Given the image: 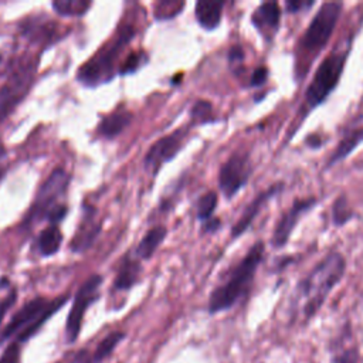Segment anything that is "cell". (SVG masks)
Returning <instances> with one entry per match:
<instances>
[{"label": "cell", "instance_id": "obj_1", "mask_svg": "<svg viewBox=\"0 0 363 363\" xmlns=\"http://www.w3.org/2000/svg\"><path fill=\"white\" fill-rule=\"evenodd\" d=\"M346 272V259L342 252H328L296 285V299L302 301L305 319L313 318L325 303L333 288Z\"/></svg>", "mask_w": 363, "mask_h": 363}, {"label": "cell", "instance_id": "obj_2", "mask_svg": "<svg viewBox=\"0 0 363 363\" xmlns=\"http://www.w3.org/2000/svg\"><path fill=\"white\" fill-rule=\"evenodd\" d=\"M264 255L265 242L258 240L248 248L245 255L230 269L225 279L211 291L207 303L208 313L214 315L228 311L238 301L248 295L257 269L264 259Z\"/></svg>", "mask_w": 363, "mask_h": 363}, {"label": "cell", "instance_id": "obj_3", "mask_svg": "<svg viewBox=\"0 0 363 363\" xmlns=\"http://www.w3.org/2000/svg\"><path fill=\"white\" fill-rule=\"evenodd\" d=\"M135 34L136 28L133 24L118 26L113 37L78 68L77 81L88 88H96L112 81L119 71V55L133 40Z\"/></svg>", "mask_w": 363, "mask_h": 363}, {"label": "cell", "instance_id": "obj_4", "mask_svg": "<svg viewBox=\"0 0 363 363\" xmlns=\"http://www.w3.org/2000/svg\"><path fill=\"white\" fill-rule=\"evenodd\" d=\"M68 295H60L57 298L35 296L26 302L7 322L0 333V343L4 340L17 342L23 345L30 340L44 326V323L55 315L67 302Z\"/></svg>", "mask_w": 363, "mask_h": 363}, {"label": "cell", "instance_id": "obj_5", "mask_svg": "<svg viewBox=\"0 0 363 363\" xmlns=\"http://www.w3.org/2000/svg\"><path fill=\"white\" fill-rule=\"evenodd\" d=\"M349 48V45L346 48L337 47L319 62L311 82L305 89L303 105L301 108V121L305 119L315 108L320 106L337 88L347 61Z\"/></svg>", "mask_w": 363, "mask_h": 363}, {"label": "cell", "instance_id": "obj_6", "mask_svg": "<svg viewBox=\"0 0 363 363\" xmlns=\"http://www.w3.org/2000/svg\"><path fill=\"white\" fill-rule=\"evenodd\" d=\"M342 7L343 3L340 1H325L320 4L298 40L296 51L299 54L306 55V58H315L326 48L342 14Z\"/></svg>", "mask_w": 363, "mask_h": 363}, {"label": "cell", "instance_id": "obj_7", "mask_svg": "<svg viewBox=\"0 0 363 363\" xmlns=\"http://www.w3.org/2000/svg\"><path fill=\"white\" fill-rule=\"evenodd\" d=\"M37 65V58H26L9 71L6 81L0 86V125L28 95L35 81Z\"/></svg>", "mask_w": 363, "mask_h": 363}, {"label": "cell", "instance_id": "obj_8", "mask_svg": "<svg viewBox=\"0 0 363 363\" xmlns=\"http://www.w3.org/2000/svg\"><path fill=\"white\" fill-rule=\"evenodd\" d=\"M69 182L71 174L62 167H55L40 186L35 199L21 223V227L31 228L35 223L47 220L51 210L60 206L58 200L65 194Z\"/></svg>", "mask_w": 363, "mask_h": 363}, {"label": "cell", "instance_id": "obj_9", "mask_svg": "<svg viewBox=\"0 0 363 363\" xmlns=\"http://www.w3.org/2000/svg\"><path fill=\"white\" fill-rule=\"evenodd\" d=\"M102 281H104L102 275L92 274L81 284V286L75 292L74 302H72V306L68 312L67 322H65V337H67L68 343L77 342L81 328H82V320H84L85 312L101 296Z\"/></svg>", "mask_w": 363, "mask_h": 363}, {"label": "cell", "instance_id": "obj_10", "mask_svg": "<svg viewBox=\"0 0 363 363\" xmlns=\"http://www.w3.org/2000/svg\"><path fill=\"white\" fill-rule=\"evenodd\" d=\"M252 174L250 152L245 149L234 150L218 170V189L227 200H231L244 189Z\"/></svg>", "mask_w": 363, "mask_h": 363}, {"label": "cell", "instance_id": "obj_11", "mask_svg": "<svg viewBox=\"0 0 363 363\" xmlns=\"http://www.w3.org/2000/svg\"><path fill=\"white\" fill-rule=\"evenodd\" d=\"M186 139V128L173 130L172 133L159 138L146 152L143 157V167L152 176H156L160 167L176 157L182 150L183 142Z\"/></svg>", "mask_w": 363, "mask_h": 363}, {"label": "cell", "instance_id": "obj_12", "mask_svg": "<svg viewBox=\"0 0 363 363\" xmlns=\"http://www.w3.org/2000/svg\"><path fill=\"white\" fill-rule=\"evenodd\" d=\"M316 204H318V197L315 196L295 199L291 207L281 214L279 220L275 224V228L271 234L272 247L277 250L284 248L288 244L295 227L298 225L303 214L311 211Z\"/></svg>", "mask_w": 363, "mask_h": 363}, {"label": "cell", "instance_id": "obj_13", "mask_svg": "<svg viewBox=\"0 0 363 363\" xmlns=\"http://www.w3.org/2000/svg\"><path fill=\"white\" fill-rule=\"evenodd\" d=\"M285 189V183L284 182H277L271 186H268L265 190L259 191L248 204L247 207L244 208V211L241 213L240 218L233 224L231 227V238H238L240 235H242L250 227L251 224L254 223V220L257 218V216L259 214V211L265 207V204L277 197L278 194L282 193V190Z\"/></svg>", "mask_w": 363, "mask_h": 363}, {"label": "cell", "instance_id": "obj_14", "mask_svg": "<svg viewBox=\"0 0 363 363\" xmlns=\"http://www.w3.org/2000/svg\"><path fill=\"white\" fill-rule=\"evenodd\" d=\"M281 7L277 1H264L255 7L250 21L265 41H272L281 23Z\"/></svg>", "mask_w": 363, "mask_h": 363}, {"label": "cell", "instance_id": "obj_15", "mask_svg": "<svg viewBox=\"0 0 363 363\" xmlns=\"http://www.w3.org/2000/svg\"><path fill=\"white\" fill-rule=\"evenodd\" d=\"M82 210V218L69 242V250L72 252L86 251L101 233V221H96V208L84 204Z\"/></svg>", "mask_w": 363, "mask_h": 363}, {"label": "cell", "instance_id": "obj_16", "mask_svg": "<svg viewBox=\"0 0 363 363\" xmlns=\"http://www.w3.org/2000/svg\"><path fill=\"white\" fill-rule=\"evenodd\" d=\"M21 34L35 44H54L61 40V34L55 21L44 18L43 16L28 17L20 24Z\"/></svg>", "mask_w": 363, "mask_h": 363}, {"label": "cell", "instance_id": "obj_17", "mask_svg": "<svg viewBox=\"0 0 363 363\" xmlns=\"http://www.w3.org/2000/svg\"><path fill=\"white\" fill-rule=\"evenodd\" d=\"M363 143V125L359 126H349L342 138L339 139L337 145L335 146L333 152L329 155L325 167H332L336 163L345 160L352 152L356 150V147Z\"/></svg>", "mask_w": 363, "mask_h": 363}, {"label": "cell", "instance_id": "obj_18", "mask_svg": "<svg viewBox=\"0 0 363 363\" xmlns=\"http://www.w3.org/2000/svg\"><path fill=\"white\" fill-rule=\"evenodd\" d=\"M132 118V112L125 106H121L101 119L96 128V135L105 139H115L130 125Z\"/></svg>", "mask_w": 363, "mask_h": 363}, {"label": "cell", "instance_id": "obj_19", "mask_svg": "<svg viewBox=\"0 0 363 363\" xmlns=\"http://www.w3.org/2000/svg\"><path fill=\"white\" fill-rule=\"evenodd\" d=\"M225 1L199 0L194 6V17L199 26L206 31L216 30L223 18V9Z\"/></svg>", "mask_w": 363, "mask_h": 363}, {"label": "cell", "instance_id": "obj_20", "mask_svg": "<svg viewBox=\"0 0 363 363\" xmlns=\"http://www.w3.org/2000/svg\"><path fill=\"white\" fill-rule=\"evenodd\" d=\"M142 272V265L139 259L133 258L130 254H126L118 268V272L113 278L115 291H129L139 281Z\"/></svg>", "mask_w": 363, "mask_h": 363}, {"label": "cell", "instance_id": "obj_21", "mask_svg": "<svg viewBox=\"0 0 363 363\" xmlns=\"http://www.w3.org/2000/svg\"><path fill=\"white\" fill-rule=\"evenodd\" d=\"M167 235V228L163 225H155L150 230L146 231V234L142 237L139 244L135 248V255L139 259L147 261L153 257L156 250L162 245Z\"/></svg>", "mask_w": 363, "mask_h": 363}, {"label": "cell", "instance_id": "obj_22", "mask_svg": "<svg viewBox=\"0 0 363 363\" xmlns=\"http://www.w3.org/2000/svg\"><path fill=\"white\" fill-rule=\"evenodd\" d=\"M62 244V233L58 225L48 224L37 237V250L41 257H51L57 254Z\"/></svg>", "mask_w": 363, "mask_h": 363}, {"label": "cell", "instance_id": "obj_23", "mask_svg": "<svg viewBox=\"0 0 363 363\" xmlns=\"http://www.w3.org/2000/svg\"><path fill=\"white\" fill-rule=\"evenodd\" d=\"M125 336L126 335L122 330L109 332L98 342L95 350L91 352V363H102L105 359H108L113 353L116 346L125 339Z\"/></svg>", "mask_w": 363, "mask_h": 363}, {"label": "cell", "instance_id": "obj_24", "mask_svg": "<svg viewBox=\"0 0 363 363\" xmlns=\"http://www.w3.org/2000/svg\"><path fill=\"white\" fill-rule=\"evenodd\" d=\"M330 217H332L333 225H336V227H343L345 224H347L349 221H352L356 217V213L350 207V203H349V199L346 194L340 193L332 201Z\"/></svg>", "mask_w": 363, "mask_h": 363}, {"label": "cell", "instance_id": "obj_25", "mask_svg": "<svg viewBox=\"0 0 363 363\" xmlns=\"http://www.w3.org/2000/svg\"><path fill=\"white\" fill-rule=\"evenodd\" d=\"M92 1L86 0H55L51 3L54 11L62 17H81L91 9Z\"/></svg>", "mask_w": 363, "mask_h": 363}, {"label": "cell", "instance_id": "obj_26", "mask_svg": "<svg viewBox=\"0 0 363 363\" xmlns=\"http://www.w3.org/2000/svg\"><path fill=\"white\" fill-rule=\"evenodd\" d=\"M190 125H201V123H214L217 118L214 116L213 104L206 99H199L193 104L190 109Z\"/></svg>", "mask_w": 363, "mask_h": 363}, {"label": "cell", "instance_id": "obj_27", "mask_svg": "<svg viewBox=\"0 0 363 363\" xmlns=\"http://www.w3.org/2000/svg\"><path fill=\"white\" fill-rule=\"evenodd\" d=\"M217 203H218V194L216 191L210 190L204 193L197 201V210H196L197 220L206 223L207 220L213 218V214L217 208Z\"/></svg>", "mask_w": 363, "mask_h": 363}, {"label": "cell", "instance_id": "obj_28", "mask_svg": "<svg viewBox=\"0 0 363 363\" xmlns=\"http://www.w3.org/2000/svg\"><path fill=\"white\" fill-rule=\"evenodd\" d=\"M184 7V1H156L153 6V14L156 20H170L180 14Z\"/></svg>", "mask_w": 363, "mask_h": 363}, {"label": "cell", "instance_id": "obj_29", "mask_svg": "<svg viewBox=\"0 0 363 363\" xmlns=\"http://www.w3.org/2000/svg\"><path fill=\"white\" fill-rule=\"evenodd\" d=\"M147 61L145 52L142 51H133L130 52L119 65V71L118 74L119 75H129V74H133L136 72L145 62Z\"/></svg>", "mask_w": 363, "mask_h": 363}, {"label": "cell", "instance_id": "obj_30", "mask_svg": "<svg viewBox=\"0 0 363 363\" xmlns=\"http://www.w3.org/2000/svg\"><path fill=\"white\" fill-rule=\"evenodd\" d=\"M21 362V345L10 342L0 354V363H20Z\"/></svg>", "mask_w": 363, "mask_h": 363}, {"label": "cell", "instance_id": "obj_31", "mask_svg": "<svg viewBox=\"0 0 363 363\" xmlns=\"http://www.w3.org/2000/svg\"><path fill=\"white\" fill-rule=\"evenodd\" d=\"M359 350L357 347H347L332 357V363H359Z\"/></svg>", "mask_w": 363, "mask_h": 363}, {"label": "cell", "instance_id": "obj_32", "mask_svg": "<svg viewBox=\"0 0 363 363\" xmlns=\"http://www.w3.org/2000/svg\"><path fill=\"white\" fill-rule=\"evenodd\" d=\"M269 77V69L265 67V65H259L252 72H251V77H250V82L248 85L251 88H258L261 85H264L267 82Z\"/></svg>", "mask_w": 363, "mask_h": 363}, {"label": "cell", "instance_id": "obj_33", "mask_svg": "<svg viewBox=\"0 0 363 363\" xmlns=\"http://www.w3.org/2000/svg\"><path fill=\"white\" fill-rule=\"evenodd\" d=\"M313 6H315V0H286L284 7L288 14H296Z\"/></svg>", "mask_w": 363, "mask_h": 363}, {"label": "cell", "instance_id": "obj_34", "mask_svg": "<svg viewBox=\"0 0 363 363\" xmlns=\"http://www.w3.org/2000/svg\"><path fill=\"white\" fill-rule=\"evenodd\" d=\"M16 301H17V289L16 288L10 289V292L3 299H0V325L3 323V319L6 318L7 312L14 306Z\"/></svg>", "mask_w": 363, "mask_h": 363}, {"label": "cell", "instance_id": "obj_35", "mask_svg": "<svg viewBox=\"0 0 363 363\" xmlns=\"http://www.w3.org/2000/svg\"><path fill=\"white\" fill-rule=\"evenodd\" d=\"M245 58V51L244 48L240 45V44H234L228 48V52H227V60L228 62L234 67V65H241L242 61Z\"/></svg>", "mask_w": 363, "mask_h": 363}, {"label": "cell", "instance_id": "obj_36", "mask_svg": "<svg viewBox=\"0 0 363 363\" xmlns=\"http://www.w3.org/2000/svg\"><path fill=\"white\" fill-rule=\"evenodd\" d=\"M305 143L311 147V149H319L323 143H325V139H322L319 135L316 133H311L306 139H305Z\"/></svg>", "mask_w": 363, "mask_h": 363}, {"label": "cell", "instance_id": "obj_37", "mask_svg": "<svg viewBox=\"0 0 363 363\" xmlns=\"http://www.w3.org/2000/svg\"><path fill=\"white\" fill-rule=\"evenodd\" d=\"M220 225H221L220 218L213 217V218L207 220L206 223H203V231L204 233H214V231H217L220 228Z\"/></svg>", "mask_w": 363, "mask_h": 363}, {"label": "cell", "instance_id": "obj_38", "mask_svg": "<svg viewBox=\"0 0 363 363\" xmlns=\"http://www.w3.org/2000/svg\"><path fill=\"white\" fill-rule=\"evenodd\" d=\"M4 174H6V167L0 163V182L3 180V177H4Z\"/></svg>", "mask_w": 363, "mask_h": 363}]
</instances>
